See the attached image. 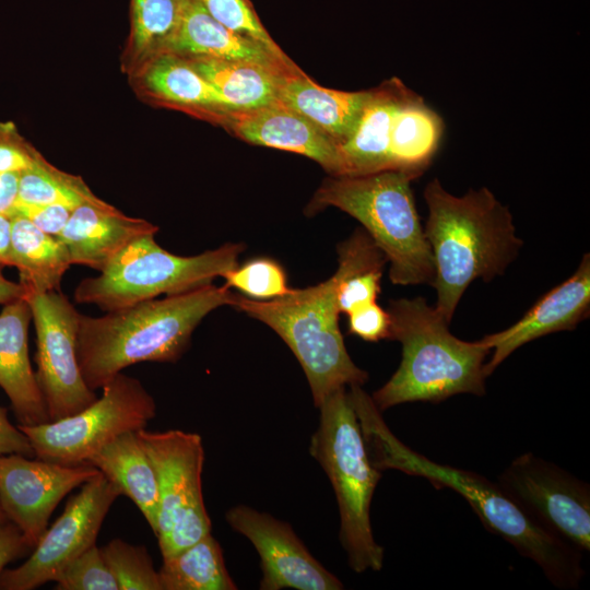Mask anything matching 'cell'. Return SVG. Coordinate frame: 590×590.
<instances>
[{"mask_svg":"<svg viewBox=\"0 0 590 590\" xmlns=\"http://www.w3.org/2000/svg\"><path fill=\"white\" fill-rule=\"evenodd\" d=\"M367 451L380 471L393 469L426 479L435 487L461 495L483 526L534 562L548 581L560 589H576L585 570L582 553L555 536L526 514L499 486L485 476L430 460L403 444L386 425L362 386L350 387Z\"/></svg>","mask_w":590,"mask_h":590,"instance_id":"obj_1","label":"cell"},{"mask_svg":"<svg viewBox=\"0 0 590 590\" xmlns=\"http://www.w3.org/2000/svg\"><path fill=\"white\" fill-rule=\"evenodd\" d=\"M233 297L229 287L210 283L101 317L81 315L78 362L85 384L95 391L133 364L178 361L201 320L221 306H231Z\"/></svg>","mask_w":590,"mask_h":590,"instance_id":"obj_2","label":"cell"},{"mask_svg":"<svg viewBox=\"0 0 590 590\" xmlns=\"http://www.w3.org/2000/svg\"><path fill=\"white\" fill-rule=\"evenodd\" d=\"M424 199L428 208L424 234L436 270L434 307L450 323L469 285L502 275L523 241L508 208L485 187L458 197L435 178Z\"/></svg>","mask_w":590,"mask_h":590,"instance_id":"obj_3","label":"cell"},{"mask_svg":"<svg viewBox=\"0 0 590 590\" xmlns=\"http://www.w3.org/2000/svg\"><path fill=\"white\" fill-rule=\"evenodd\" d=\"M387 312L388 340L401 344L402 358L370 396L380 412L409 402L439 403L461 393H485L484 365L491 349L482 339L455 337L449 322L423 297L391 300Z\"/></svg>","mask_w":590,"mask_h":590,"instance_id":"obj_4","label":"cell"},{"mask_svg":"<svg viewBox=\"0 0 590 590\" xmlns=\"http://www.w3.org/2000/svg\"><path fill=\"white\" fill-rule=\"evenodd\" d=\"M422 173L387 169L363 176H330L306 208L314 215L333 206L357 220L390 263L396 285L429 284L436 270L411 182Z\"/></svg>","mask_w":590,"mask_h":590,"instance_id":"obj_5","label":"cell"},{"mask_svg":"<svg viewBox=\"0 0 590 590\" xmlns=\"http://www.w3.org/2000/svg\"><path fill=\"white\" fill-rule=\"evenodd\" d=\"M318 409L319 425L311 436L309 451L333 487L341 545L352 570L378 571L384 565V547L374 538L370 504L381 471L369 458L346 388L331 393Z\"/></svg>","mask_w":590,"mask_h":590,"instance_id":"obj_6","label":"cell"},{"mask_svg":"<svg viewBox=\"0 0 590 590\" xmlns=\"http://www.w3.org/2000/svg\"><path fill=\"white\" fill-rule=\"evenodd\" d=\"M339 278L278 298L258 300L234 293L231 306L270 327L291 349L308 380L318 408L340 388L363 386L368 374L349 355L339 326Z\"/></svg>","mask_w":590,"mask_h":590,"instance_id":"obj_7","label":"cell"},{"mask_svg":"<svg viewBox=\"0 0 590 590\" xmlns=\"http://www.w3.org/2000/svg\"><path fill=\"white\" fill-rule=\"evenodd\" d=\"M154 234L125 247L96 278L82 280L74 291L76 303L114 310L158 295L177 294L210 284L238 266L245 246L227 243L197 256H176L163 249Z\"/></svg>","mask_w":590,"mask_h":590,"instance_id":"obj_8","label":"cell"},{"mask_svg":"<svg viewBox=\"0 0 590 590\" xmlns=\"http://www.w3.org/2000/svg\"><path fill=\"white\" fill-rule=\"evenodd\" d=\"M84 410L58 421L19 425L37 459L63 465L86 464L103 446L128 432L145 428L156 403L133 377L117 374Z\"/></svg>","mask_w":590,"mask_h":590,"instance_id":"obj_9","label":"cell"},{"mask_svg":"<svg viewBox=\"0 0 590 590\" xmlns=\"http://www.w3.org/2000/svg\"><path fill=\"white\" fill-rule=\"evenodd\" d=\"M157 477L160 509L156 538L169 557L211 533L202 495L204 449L199 434L180 429L135 432Z\"/></svg>","mask_w":590,"mask_h":590,"instance_id":"obj_10","label":"cell"},{"mask_svg":"<svg viewBox=\"0 0 590 590\" xmlns=\"http://www.w3.org/2000/svg\"><path fill=\"white\" fill-rule=\"evenodd\" d=\"M27 302L36 331L35 371L50 421L71 416L96 401L78 362L81 314L57 290L30 292Z\"/></svg>","mask_w":590,"mask_h":590,"instance_id":"obj_11","label":"cell"},{"mask_svg":"<svg viewBox=\"0 0 590 590\" xmlns=\"http://www.w3.org/2000/svg\"><path fill=\"white\" fill-rule=\"evenodd\" d=\"M497 483L545 530L581 553L590 551L588 483L529 452L514 459Z\"/></svg>","mask_w":590,"mask_h":590,"instance_id":"obj_12","label":"cell"},{"mask_svg":"<svg viewBox=\"0 0 590 590\" xmlns=\"http://www.w3.org/2000/svg\"><path fill=\"white\" fill-rule=\"evenodd\" d=\"M120 495L117 485L101 471L82 484L30 558L17 568L0 573V590H33L54 581L70 562L96 544L104 519Z\"/></svg>","mask_w":590,"mask_h":590,"instance_id":"obj_13","label":"cell"},{"mask_svg":"<svg viewBox=\"0 0 590 590\" xmlns=\"http://www.w3.org/2000/svg\"><path fill=\"white\" fill-rule=\"evenodd\" d=\"M99 471L88 464L63 465L22 455L0 456V503L8 519L35 547L55 508Z\"/></svg>","mask_w":590,"mask_h":590,"instance_id":"obj_14","label":"cell"},{"mask_svg":"<svg viewBox=\"0 0 590 590\" xmlns=\"http://www.w3.org/2000/svg\"><path fill=\"white\" fill-rule=\"evenodd\" d=\"M228 524L255 546L262 570L261 590H341L343 583L319 563L291 526L240 505L225 515Z\"/></svg>","mask_w":590,"mask_h":590,"instance_id":"obj_15","label":"cell"},{"mask_svg":"<svg viewBox=\"0 0 590 590\" xmlns=\"http://www.w3.org/2000/svg\"><path fill=\"white\" fill-rule=\"evenodd\" d=\"M589 312L590 255L585 253L574 274L545 293L521 319L482 338L492 351L484 365L486 377L520 346L554 332L574 330Z\"/></svg>","mask_w":590,"mask_h":590,"instance_id":"obj_16","label":"cell"},{"mask_svg":"<svg viewBox=\"0 0 590 590\" xmlns=\"http://www.w3.org/2000/svg\"><path fill=\"white\" fill-rule=\"evenodd\" d=\"M226 126L248 143L302 154L317 162L331 176L344 174L338 143L308 119L279 102L260 109L233 114Z\"/></svg>","mask_w":590,"mask_h":590,"instance_id":"obj_17","label":"cell"},{"mask_svg":"<svg viewBox=\"0 0 590 590\" xmlns=\"http://www.w3.org/2000/svg\"><path fill=\"white\" fill-rule=\"evenodd\" d=\"M157 226L121 214L103 203L75 208L57 238L68 249L71 263L103 271L134 239L156 234Z\"/></svg>","mask_w":590,"mask_h":590,"instance_id":"obj_18","label":"cell"},{"mask_svg":"<svg viewBox=\"0 0 590 590\" xmlns=\"http://www.w3.org/2000/svg\"><path fill=\"white\" fill-rule=\"evenodd\" d=\"M31 319L32 312L24 298L5 304L0 312V387L10 399L19 425L50 421L28 356Z\"/></svg>","mask_w":590,"mask_h":590,"instance_id":"obj_19","label":"cell"},{"mask_svg":"<svg viewBox=\"0 0 590 590\" xmlns=\"http://www.w3.org/2000/svg\"><path fill=\"white\" fill-rule=\"evenodd\" d=\"M164 52L188 59L249 61L283 72L300 70L292 60L280 59L262 45L226 28L194 0H186L178 30Z\"/></svg>","mask_w":590,"mask_h":590,"instance_id":"obj_20","label":"cell"},{"mask_svg":"<svg viewBox=\"0 0 590 590\" xmlns=\"http://www.w3.org/2000/svg\"><path fill=\"white\" fill-rule=\"evenodd\" d=\"M411 92L396 78L371 90L353 133L339 145L344 169L342 176H363L393 169L390 157L392 120Z\"/></svg>","mask_w":590,"mask_h":590,"instance_id":"obj_21","label":"cell"},{"mask_svg":"<svg viewBox=\"0 0 590 590\" xmlns=\"http://www.w3.org/2000/svg\"><path fill=\"white\" fill-rule=\"evenodd\" d=\"M370 95L371 90L345 92L319 86L299 70L282 76L278 102L308 119L340 145L353 133Z\"/></svg>","mask_w":590,"mask_h":590,"instance_id":"obj_22","label":"cell"},{"mask_svg":"<svg viewBox=\"0 0 590 590\" xmlns=\"http://www.w3.org/2000/svg\"><path fill=\"white\" fill-rule=\"evenodd\" d=\"M86 464L96 468L140 509L156 533L160 492L154 467L135 436L128 432L96 451Z\"/></svg>","mask_w":590,"mask_h":590,"instance_id":"obj_23","label":"cell"},{"mask_svg":"<svg viewBox=\"0 0 590 590\" xmlns=\"http://www.w3.org/2000/svg\"><path fill=\"white\" fill-rule=\"evenodd\" d=\"M219 93L231 114L246 113L278 102L283 72L260 63L209 58H185Z\"/></svg>","mask_w":590,"mask_h":590,"instance_id":"obj_24","label":"cell"},{"mask_svg":"<svg viewBox=\"0 0 590 590\" xmlns=\"http://www.w3.org/2000/svg\"><path fill=\"white\" fill-rule=\"evenodd\" d=\"M142 82L155 97L180 107L211 114L227 125L232 115L215 88L187 59L161 52L145 61Z\"/></svg>","mask_w":590,"mask_h":590,"instance_id":"obj_25","label":"cell"},{"mask_svg":"<svg viewBox=\"0 0 590 590\" xmlns=\"http://www.w3.org/2000/svg\"><path fill=\"white\" fill-rule=\"evenodd\" d=\"M11 219V266L17 268L20 283L26 293L58 290L72 264L68 249L57 237L42 232L24 216L14 214Z\"/></svg>","mask_w":590,"mask_h":590,"instance_id":"obj_26","label":"cell"},{"mask_svg":"<svg viewBox=\"0 0 590 590\" xmlns=\"http://www.w3.org/2000/svg\"><path fill=\"white\" fill-rule=\"evenodd\" d=\"M442 132L444 122L440 116L412 91L399 106L392 120V168L423 174L439 146Z\"/></svg>","mask_w":590,"mask_h":590,"instance_id":"obj_27","label":"cell"},{"mask_svg":"<svg viewBox=\"0 0 590 590\" xmlns=\"http://www.w3.org/2000/svg\"><path fill=\"white\" fill-rule=\"evenodd\" d=\"M387 258L365 229L338 245L337 305L340 314L377 302Z\"/></svg>","mask_w":590,"mask_h":590,"instance_id":"obj_28","label":"cell"},{"mask_svg":"<svg viewBox=\"0 0 590 590\" xmlns=\"http://www.w3.org/2000/svg\"><path fill=\"white\" fill-rule=\"evenodd\" d=\"M162 590H235L222 548L211 533L163 558L157 570Z\"/></svg>","mask_w":590,"mask_h":590,"instance_id":"obj_29","label":"cell"},{"mask_svg":"<svg viewBox=\"0 0 590 590\" xmlns=\"http://www.w3.org/2000/svg\"><path fill=\"white\" fill-rule=\"evenodd\" d=\"M186 0H131L130 45L134 58L164 52L176 34Z\"/></svg>","mask_w":590,"mask_h":590,"instance_id":"obj_30","label":"cell"},{"mask_svg":"<svg viewBox=\"0 0 590 590\" xmlns=\"http://www.w3.org/2000/svg\"><path fill=\"white\" fill-rule=\"evenodd\" d=\"M17 200L60 204L72 210L83 203H103L80 179L57 172L36 156L32 165L20 173Z\"/></svg>","mask_w":590,"mask_h":590,"instance_id":"obj_31","label":"cell"},{"mask_svg":"<svg viewBox=\"0 0 590 590\" xmlns=\"http://www.w3.org/2000/svg\"><path fill=\"white\" fill-rule=\"evenodd\" d=\"M101 551L118 590H162L158 573L145 546L114 539Z\"/></svg>","mask_w":590,"mask_h":590,"instance_id":"obj_32","label":"cell"},{"mask_svg":"<svg viewBox=\"0 0 590 590\" xmlns=\"http://www.w3.org/2000/svg\"><path fill=\"white\" fill-rule=\"evenodd\" d=\"M225 286L234 287L244 296L268 300L291 291L283 267L271 258H255L223 274Z\"/></svg>","mask_w":590,"mask_h":590,"instance_id":"obj_33","label":"cell"},{"mask_svg":"<svg viewBox=\"0 0 590 590\" xmlns=\"http://www.w3.org/2000/svg\"><path fill=\"white\" fill-rule=\"evenodd\" d=\"M194 1L226 28L262 45L280 59L291 61L263 27L248 0Z\"/></svg>","mask_w":590,"mask_h":590,"instance_id":"obj_34","label":"cell"},{"mask_svg":"<svg viewBox=\"0 0 590 590\" xmlns=\"http://www.w3.org/2000/svg\"><path fill=\"white\" fill-rule=\"evenodd\" d=\"M54 581L58 590H118L117 582L96 544L70 562Z\"/></svg>","mask_w":590,"mask_h":590,"instance_id":"obj_35","label":"cell"},{"mask_svg":"<svg viewBox=\"0 0 590 590\" xmlns=\"http://www.w3.org/2000/svg\"><path fill=\"white\" fill-rule=\"evenodd\" d=\"M347 316L350 333L369 342L389 339V315L377 302L361 306Z\"/></svg>","mask_w":590,"mask_h":590,"instance_id":"obj_36","label":"cell"},{"mask_svg":"<svg viewBox=\"0 0 590 590\" xmlns=\"http://www.w3.org/2000/svg\"><path fill=\"white\" fill-rule=\"evenodd\" d=\"M72 211L60 204H36L17 200L11 215L24 216L42 232L57 237L68 223Z\"/></svg>","mask_w":590,"mask_h":590,"instance_id":"obj_37","label":"cell"},{"mask_svg":"<svg viewBox=\"0 0 590 590\" xmlns=\"http://www.w3.org/2000/svg\"><path fill=\"white\" fill-rule=\"evenodd\" d=\"M33 550L34 546L16 524L9 521L0 527V573L9 563L25 557Z\"/></svg>","mask_w":590,"mask_h":590,"instance_id":"obj_38","label":"cell"},{"mask_svg":"<svg viewBox=\"0 0 590 590\" xmlns=\"http://www.w3.org/2000/svg\"><path fill=\"white\" fill-rule=\"evenodd\" d=\"M12 453L35 457L27 436L10 423L7 409L0 406V456Z\"/></svg>","mask_w":590,"mask_h":590,"instance_id":"obj_39","label":"cell"},{"mask_svg":"<svg viewBox=\"0 0 590 590\" xmlns=\"http://www.w3.org/2000/svg\"><path fill=\"white\" fill-rule=\"evenodd\" d=\"M35 156L20 145L8 140H0V174L28 168Z\"/></svg>","mask_w":590,"mask_h":590,"instance_id":"obj_40","label":"cell"},{"mask_svg":"<svg viewBox=\"0 0 590 590\" xmlns=\"http://www.w3.org/2000/svg\"><path fill=\"white\" fill-rule=\"evenodd\" d=\"M20 173L0 174V213L11 215L19 197Z\"/></svg>","mask_w":590,"mask_h":590,"instance_id":"obj_41","label":"cell"},{"mask_svg":"<svg viewBox=\"0 0 590 590\" xmlns=\"http://www.w3.org/2000/svg\"><path fill=\"white\" fill-rule=\"evenodd\" d=\"M12 219L0 213V271L2 267L11 266Z\"/></svg>","mask_w":590,"mask_h":590,"instance_id":"obj_42","label":"cell"},{"mask_svg":"<svg viewBox=\"0 0 590 590\" xmlns=\"http://www.w3.org/2000/svg\"><path fill=\"white\" fill-rule=\"evenodd\" d=\"M26 290L21 283L7 280L0 271V304H8L20 298H24Z\"/></svg>","mask_w":590,"mask_h":590,"instance_id":"obj_43","label":"cell"},{"mask_svg":"<svg viewBox=\"0 0 590 590\" xmlns=\"http://www.w3.org/2000/svg\"><path fill=\"white\" fill-rule=\"evenodd\" d=\"M10 520L8 519L7 515L4 514L1 503H0V527L8 523Z\"/></svg>","mask_w":590,"mask_h":590,"instance_id":"obj_44","label":"cell"}]
</instances>
